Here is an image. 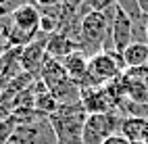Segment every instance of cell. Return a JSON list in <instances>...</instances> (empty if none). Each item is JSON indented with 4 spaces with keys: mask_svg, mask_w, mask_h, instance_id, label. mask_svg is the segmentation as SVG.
I'll return each instance as SVG.
<instances>
[{
    "mask_svg": "<svg viewBox=\"0 0 148 144\" xmlns=\"http://www.w3.org/2000/svg\"><path fill=\"white\" fill-rule=\"evenodd\" d=\"M8 17H11V21H13V25L17 29L27 32L32 36L40 34V23H42V8L40 6H36L32 2H23V4H19Z\"/></svg>",
    "mask_w": 148,
    "mask_h": 144,
    "instance_id": "7",
    "label": "cell"
},
{
    "mask_svg": "<svg viewBox=\"0 0 148 144\" xmlns=\"http://www.w3.org/2000/svg\"><path fill=\"white\" fill-rule=\"evenodd\" d=\"M123 61L119 54L113 52H96L90 56V65H88V75L82 82V90L86 88H102V86L115 82L117 77H121L123 71Z\"/></svg>",
    "mask_w": 148,
    "mask_h": 144,
    "instance_id": "3",
    "label": "cell"
},
{
    "mask_svg": "<svg viewBox=\"0 0 148 144\" xmlns=\"http://www.w3.org/2000/svg\"><path fill=\"white\" fill-rule=\"evenodd\" d=\"M82 107L88 115L92 113H111L115 111V100L104 88H86L82 90Z\"/></svg>",
    "mask_w": 148,
    "mask_h": 144,
    "instance_id": "8",
    "label": "cell"
},
{
    "mask_svg": "<svg viewBox=\"0 0 148 144\" xmlns=\"http://www.w3.org/2000/svg\"><path fill=\"white\" fill-rule=\"evenodd\" d=\"M46 59H48V54H46V40H34L32 44H27V46L21 48V54H19L21 71L34 75L36 80H40V73L44 69Z\"/></svg>",
    "mask_w": 148,
    "mask_h": 144,
    "instance_id": "6",
    "label": "cell"
},
{
    "mask_svg": "<svg viewBox=\"0 0 148 144\" xmlns=\"http://www.w3.org/2000/svg\"><path fill=\"white\" fill-rule=\"evenodd\" d=\"M146 128H148V121L146 119L127 115V117L121 119L119 134H121L125 140H130V142H142V136H144V130Z\"/></svg>",
    "mask_w": 148,
    "mask_h": 144,
    "instance_id": "13",
    "label": "cell"
},
{
    "mask_svg": "<svg viewBox=\"0 0 148 144\" xmlns=\"http://www.w3.org/2000/svg\"><path fill=\"white\" fill-rule=\"evenodd\" d=\"M108 38H111V23H108L106 13L90 11L82 17L77 44L88 56H94L96 52L106 50Z\"/></svg>",
    "mask_w": 148,
    "mask_h": 144,
    "instance_id": "2",
    "label": "cell"
},
{
    "mask_svg": "<svg viewBox=\"0 0 148 144\" xmlns=\"http://www.w3.org/2000/svg\"><path fill=\"white\" fill-rule=\"evenodd\" d=\"M88 113L84 111L82 102L77 104H61L54 115L48 117L50 130L54 134L56 144H84V123Z\"/></svg>",
    "mask_w": 148,
    "mask_h": 144,
    "instance_id": "1",
    "label": "cell"
},
{
    "mask_svg": "<svg viewBox=\"0 0 148 144\" xmlns=\"http://www.w3.org/2000/svg\"><path fill=\"white\" fill-rule=\"evenodd\" d=\"M121 115L119 113H92L86 117L84 123V134L82 140L84 144H102L104 140H108L111 136L119 134L121 128Z\"/></svg>",
    "mask_w": 148,
    "mask_h": 144,
    "instance_id": "4",
    "label": "cell"
},
{
    "mask_svg": "<svg viewBox=\"0 0 148 144\" xmlns=\"http://www.w3.org/2000/svg\"><path fill=\"white\" fill-rule=\"evenodd\" d=\"M34 96H36V102H34V109L42 115V117H50V115H54L56 111H58V100L54 98V96L46 90V86L40 82V80H36V84H34Z\"/></svg>",
    "mask_w": 148,
    "mask_h": 144,
    "instance_id": "11",
    "label": "cell"
},
{
    "mask_svg": "<svg viewBox=\"0 0 148 144\" xmlns=\"http://www.w3.org/2000/svg\"><path fill=\"white\" fill-rule=\"evenodd\" d=\"M61 65L65 67V71H67L69 77H71L73 82H77V84H79V88H82V82L86 80V75H88L90 56H88L84 50H75L69 56H65V59L61 61Z\"/></svg>",
    "mask_w": 148,
    "mask_h": 144,
    "instance_id": "10",
    "label": "cell"
},
{
    "mask_svg": "<svg viewBox=\"0 0 148 144\" xmlns=\"http://www.w3.org/2000/svg\"><path fill=\"white\" fill-rule=\"evenodd\" d=\"M102 144H132V142H130V140H125L121 134H115V136H111L108 140H104Z\"/></svg>",
    "mask_w": 148,
    "mask_h": 144,
    "instance_id": "16",
    "label": "cell"
},
{
    "mask_svg": "<svg viewBox=\"0 0 148 144\" xmlns=\"http://www.w3.org/2000/svg\"><path fill=\"white\" fill-rule=\"evenodd\" d=\"M11 4V0H0V6H8Z\"/></svg>",
    "mask_w": 148,
    "mask_h": 144,
    "instance_id": "19",
    "label": "cell"
},
{
    "mask_svg": "<svg viewBox=\"0 0 148 144\" xmlns=\"http://www.w3.org/2000/svg\"><path fill=\"white\" fill-rule=\"evenodd\" d=\"M138 4H140V8H142V13L148 17V0H138Z\"/></svg>",
    "mask_w": 148,
    "mask_h": 144,
    "instance_id": "17",
    "label": "cell"
},
{
    "mask_svg": "<svg viewBox=\"0 0 148 144\" xmlns=\"http://www.w3.org/2000/svg\"><path fill=\"white\" fill-rule=\"evenodd\" d=\"M142 144H148V128L144 130V136H142Z\"/></svg>",
    "mask_w": 148,
    "mask_h": 144,
    "instance_id": "18",
    "label": "cell"
},
{
    "mask_svg": "<svg viewBox=\"0 0 148 144\" xmlns=\"http://www.w3.org/2000/svg\"><path fill=\"white\" fill-rule=\"evenodd\" d=\"M19 125H21V123H19V119L15 115H8V117L0 119V144H8V140L15 136Z\"/></svg>",
    "mask_w": 148,
    "mask_h": 144,
    "instance_id": "14",
    "label": "cell"
},
{
    "mask_svg": "<svg viewBox=\"0 0 148 144\" xmlns=\"http://www.w3.org/2000/svg\"><path fill=\"white\" fill-rule=\"evenodd\" d=\"M132 144H142V142H132Z\"/></svg>",
    "mask_w": 148,
    "mask_h": 144,
    "instance_id": "20",
    "label": "cell"
},
{
    "mask_svg": "<svg viewBox=\"0 0 148 144\" xmlns=\"http://www.w3.org/2000/svg\"><path fill=\"white\" fill-rule=\"evenodd\" d=\"M75 50H82L79 44H77L73 38L65 36V34L54 32V34H50L46 38V54L52 56V59H56V61H63L65 56H69Z\"/></svg>",
    "mask_w": 148,
    "mask_h": 144,
    "instance_id": "9",
    "label": "cell"
},
{
    "mask_svg": "<svg viewBox=\"0 0 148 144\" xmlns=\"http://www.w3.org/2000/svg\"><path fill=\"white\" fill-rule=\"evenodd\" d=\"M121 61H123L125 67H130V69H142V67H148V44L134 40L121 52Z\"/></svg>",
    "mask_w": 148,
    "mask_h": 144,
    "instance_id": "12",
    "label": "cell"
},
{
    "mask_svg": "<svg viewBox=\"0 0 148 144\" xmlns=\"http://www.w3.org/2000/svg\"><path fill=\"white\" fill-rule=\"evenodd\" d=\"M115 4H117V0H86V2L82 4V8H79V15L84 17L86 13H90V11L104 13V11H108V8L115 6Z\"/></svg>",
    "mask_w": 148,
    "mask_h": 144,
    "instance_id": "15",
    "label": "cell"
},
{
    "mask_svg": "<svg viewBox=\"0 0 148 144\" xmlns=\"http://www.w3.org/2000/svg\"><path fill=\"white\" fill-rule=\"evenodd\" d=\"M104 13L108 17V23H111V38H108V46H106L104 52H113V54L121 56V52L134 42V34H136L134 21L117 4L111 6Z\"/></svg>",
    "mask_w": 148,
    "mask_h": 144,
    "instance_id": "5",
    "label": "cell"
}]
</instances>
